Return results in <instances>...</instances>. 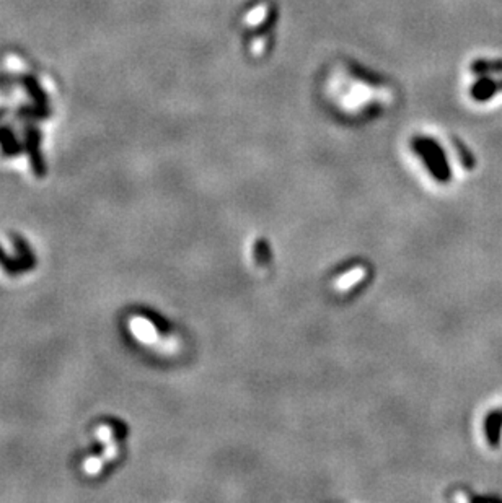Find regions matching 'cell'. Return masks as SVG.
I'll list each match as a JSON object with an SVG mask.
<instances>
[{"instance_id":"obj_5","label":"cell","mask_w":502,"mask_h":503,"mask_svg":"<svg viewBox=\"0 0 502 503\" xmlns=\"http://www.w3.org/2000/svg\"><path fill=\"white\" fill-rule=\"evenodd\" d=\"M0 268H2V270L5 272V274L8 275H22L25 274V272L32 270L27 266V263L20 258V256H17V258H12V256H8L7 253H5V249L0 246Z\"/></svg>"},{"instance_id":"obj_2","label":"cell","mask_w":502,"mask_h":503,"mask_svg":"<svg viewBox=\"0 0 502 503\" xmlns=\"http://www.w3.org/2000/svg\"><path fill=\"white\" fill-rule=\"evenodd\" d=\"M484 435L488 443L496 448L502 441V410H493L484 419Z\"/></svg>"},{"instance_id":"obj_1","label":"cell","mask_w":502,"mask_h":503,"mask_svg":"<svg viewBox=\"0 0 502 503\" xmlns=\"http://www.w3.org/2000/svg\"><path fill=\"white\" fill-rule=\"evenodd\" d=\"M23 138V147L28 155L33 173L38 178H44L46 173H48V168H46V160L43 153H41V131L36 127L34 122H25Z\"/></svg>"},{"instance_id":"obj_8","label":"cell","mask_w":502,"mask_h":503,"mask_svg":"<svg viewBox=\"0 0 502 503\" xmlns=\"http://www.w3.org/2000/svg\"><path fill=\"white\" fill-rule=\"evenodd\" d=\"M12 240H13L15 249H17V256H20V258H22L25 263H27V266L30 269H33L36 266V256L33 253V249L30 248V244L22 238V236L13 235Z\"/></svg>"},{"instance_id":"obj_3","label":"cell","mask_w":502,"mask_h":503,"mask_svg":"<svg viewBox=\"0 0 502 503\" xmlns=\"http://www.w3.org/2000/svg\"><path fill=\"white\" fill-rule=\"evenodd\" d=\"M0 148L5 157H18L25 150V147L18 142L17 136L12 131V127L7 124L0 126Z\"/></svg>"},{"instance_id":"obj_7","label":"cell","mask_w":502,"mask_h":503,"mask_svg":"<svg viewBox=\"0 0 502 503\" xmlns=\"http://www.w3.org/2000/svg\"><path fill=\"white\" fill-rule=\"evenodd\" d=\"M502 90V80L494 81V80H481L480 84H476L473 89V96L478 101H484L493 96L494 93Z\"/></svg>"},{"instance_id":"obj_9","label":"cell","mask_w":502,"mask_h":503,"mask_svg":"<svg viewBox=\"0 0 502 503\" xmlns=\"http://www.w3.org/2000/svg\"><path fill=\"white\" fill-rule=\"evenodd\" d=\"M473 70L480 72V74H484V72H494V74H498V72H502V63L501 60H494V63H486V60H483V63L475 64Z\"/></svg>"},{"instance_id":"obj_4","label":"cell","mask_w":502,"mask_h":503,"mask_svg":"<svg viewBox=\"0 0 502 503\" xmlns=\"http://www.w3.org/2000/svg\"><path fill=\"white\" fill-rule=\"evenodd\" d=\"M20 80H22V85H23L25 91H27L30 98L33 100L34 105L48 106V93H46L43 86L39 85V81L36 80V77H33V75H23Z\"/></svg>"},{"instance_id":"obj_6","label":"cell","mask_w":502,"mask_h":503,"mask_svg":"<svg viewBox=\"0 0 502 503\" xmlns=\"http://www.w3.org/2000/svg\"><path fill=\"white\" fill-rule=\"evenodd\" d=\"M51 116V110L48 106H39V105H33V106H23L20 107L17 112V117L20 119H25L27 122H36V121H43L48 119Z\"/></svg>"}]
</instances>
